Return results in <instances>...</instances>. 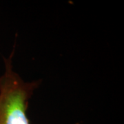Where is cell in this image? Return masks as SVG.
<instances>
[{"instance_id": "1", "label": "cell", "mask_w": 124, "mask_h": 124, "mask_svg": "<svg viewBox=\"0 0 124 124\" xmlns=\"http://www.w3.org/2000/svg\"><path fill=\"white\" fill-rule=\"evenodd\" d=\"M15 48L4 58V70L0 76V124H30L29 103L42 80L26 81L14 70Z\"/></svg>"}]
</instances>
